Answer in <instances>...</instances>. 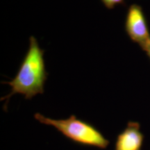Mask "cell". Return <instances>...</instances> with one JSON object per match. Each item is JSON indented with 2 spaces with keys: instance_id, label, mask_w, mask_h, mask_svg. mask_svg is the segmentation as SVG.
I'll list each match as a JSON object with an SVG mask.
<instances>
[{
  "instance_id": "1",
  "label": "cell",
  "mask_w": 150,
  "mask_h": 150,
  "mask_svg": "<svg viewBox=\"0 0 150 150\" xmlns=\"http://www.w3.org/2000/svg\"><path fill=\"white\" fill-rule=\"evenodd\" d=\"M45 51L40 48L35 37L29 38V50L24 57L16 76L11 81L4 82L11 86L9 94L1 97V100H6L4 109L6 110L8 101L13 95L20 94L26 99H31L38 94L45 92V84L47 79Z\"/></svg>"
},
{
  "instance_id": "2",
  "label": "cell",
  "mask_w": 150,
  "mask_h": 150,
  "mask_svg": "<svg viewBox=\"0 0 150 150\" xmlns=\"http://www.w3.org/2000/svg\"><path fill=\"white\" fill-rule=\"evenodd\" d=\"M34 118L43 125L53 127L61 134L79 145L105 149L110 141L95 126L72 115L66 119H52L36 112Z\"/></svg>"
},
{
  "instance_id": "3",
  "label": "cell",
  "mask_w": 150,
  "mask_h": 150,
  "mask_svg": "<svg viewBox=\"0 0 150 150\" xmlns=\"http://www.w3.org/2000/svg\"><path fill=\"white\" fill-rule=\"evenodd\" d=\"M125 27L129 38L139 45L142 50L150 42L149 29L140 6L134 4L129 7Z\"/></svg>"
},
{
  "instance_id": "4",
  "label": "cell",
  "mask_w": 150,
  "mask_h": 150,
  "mask_svg": "<svg viewBox=\"0 0 150 150\" xmlns=\"http://www.w3.org/2000/svg\"><path fill=\"white\" fill-rule=\"evenodd\" d=\"M144 135L137 122H129L126 128L118 134L115 150H141Z\"/></svg>"
},
{
  "instance_id": "5",
  "label": "cell",
  "mask_w": 150,
  "mask_h": 150,
  "mask_svg": "<svg viewBox=\"0 0 150 150\" xmlns=\"http://www.w3.org/2000/svg\"><path fill=\"white\" fill-rule=\"evenodd\" d=\"M102 3L107 9H113L118 5H125V0H101Z\"/></svg>"
},
{
  "instance_id": "6",
  "label": "cell",
  "mask_w": 150,
  "mask_h": 150,
  "mask_svg": "<svg viewBox=\"0 0 150 150\" xmlns=\"http://www.w3.org/2000/svg\"><path fill=\"white\" fill-rule=\"evenodd\" d=\"M142 50H144V51L146 52L147 56L149 58V59H150V42L148 43V44L145 47L142 49Z\"/></svg>"
}]
</instances>
